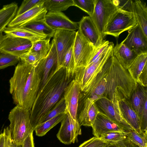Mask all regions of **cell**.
Segmentation results:
<instances>
[{
    "label": "cell",
    "mask_w": 147,
    "mask_h": 147,
    "mask_svg": "<svg viewBox=\"0 0 147 147\" xmlns=\"http://www.w3.org/2000/svg\"><path fill=\"white\" fill-rule=\"evenodd\" d=\"M32 45V42L27 39L7 37L0 44V52L20 57L28 51Z\"/></svg>",
    "instance_id": "12"
},
{
    "label": "cell",
    "mask_w": 147,
    "mask_h": 147,
    "mask_svg": "<svg viewBox=\"0 0 147 147\" xmlns=\"http://www.w3.org/2000/svg\"><path fill=\"white\" fill-rule=\"evenodd\" d=\"M21 27H23L40 35L51 38L53 37L55 30L49 26L45 19L26 24Z\"/></svg>",
    "instance_id": "26"
},
{
    "label": "cell",
    "mask_w": 147,
    "mask_h": 147,
    "mask_svg": "<svg viewBox=\"0 0 147 147\" xmlns=\"http://www.w3.org/2000/svg\"><path fill=\"white\" fill-rule=\"evenodd\" d=\"M127 138L139 147H147V131L142 133L132 129L126 132Z\"/></svg>",
    "instance_id": "33"
},
{
    "label": "cell",
    "mask_w": 147,
    "mask_h": 147,
    "mask_svg": "<svg viewBox=\"0 0 147 147\" xmlns=\"http://www.w3.org/2000/svg\"><path fill=\"white\" fill-rule=\"evenodd\" d=\"M20 61L27 65L35 66L42 59L38 54L30 51L20 57Z\"/></svg>",
    "instance_id": "37"
},
{
    "label": "cell",
    "mask_w": 147,
    "mask_h": 147,
    "mask_svg": "<svg viewBox=\"0 0 147 147\" xmlns=\"http://www.w3.org/2000/svg\"><path fill=\"white\" fill-rule=\"evenodd\" d=\"M96 0H73L74 6L84 11L91 17L95 9Z\"/></svg>",
    "instance_id": "34"
},
{
    "label": "cell",
    "mask_w": 147,
    "mask_h": 147,
    "mask_svg": "<svg viewBox=\"0 0 147 147\" xmlns=\"http://www.w3.org/2000/svg\"><path fill=\"white\" fill-rule=\"evenodd\" d=\"M110 42L108 40H104L100 45L96 48L91 59L88 64L92 62L101 55L108 47Z\"/></svg>",
    "instance_id": "42"
},
{
    "label": "cell",
    "mask_w": 147,
    "mask_h": 147,
    "mask_svg": "<svg viewBox=\"0 0 147 147\" xmlns=\"http://www.w3.org/2000/svg\"><path fill=\"white\" fill-rule=\"evenodd\" d=\"M73 46L67 52L62 65V67L66 69V77L68 79L73 78L74 76L75 63Z\"/></svg>",
    "instance_id": "31"
},
{
    "label": "cell",
    "mask_w": 147,
    "mask_h": 147,
    "mask_svg": "<svg viewBox=\"0 0 147 147\" xmlns=\"http://www.w3.org/2000/svg\"><path fill=\"white\" fill-rule=\"evenodd\" d=\"M76 34L75 31L55 30L53 40L55 44L58 57L56 70H59L62 67L65 56L73 45Z\"/></svg>",
    "instance_id": "8"
},
{
    "label": "cell",
    "mask_w": 147,
    "mask_h": 147,
    "mask_svg": "<svg viewBox=\"0 0 147 147\" xmlns=\"http://www.w3.org/2000/svg\"><path fill=\"white\" fill-rule=\"evenodd\" d=\"M114 47L113 43L110 42L107 49L94 61L85 67L75 70L74 79L78 84L81 92H85L87 90L108 59L113 54Z\"/></svg>",
    "instance_id": "4"
},
{
    "label": "cell",
    "mask_w": 147,
    "mask_h": 147,
    "mask_svg": "<svg viewBox=\"0 0 147 147\" xmlns=\"http://www.w3.org/2000/svg\"><path fill=\"white\" fill-rule=\"evenodd\" d=\"M66 113L59 115L38 125L34 129L36 135L40 137L44 136L51 129L61 122Z\"/></svg>",
    "instance_id": "29"
},
{
    "label": "cell",
    "mask_w": 147,
    "mask_h": 147,
    "mask_svg": "<svg viewBox=\"0 0 147 147\" xmlns=\"http://www.w3.org/2000/svg\"><path fill=\"white\" fill-rule=\"evenodd\" d=\"M137 24L133 13L120 9L109 23L104 32L105 36L110 35L116 38Z\"/></svg>",
    "instance_id": "6"
},
{
    "label": "cell",
    "mask_w": 147,
    "mask_h": 147,
    "mask_svg": "<svg viewBox=\"0 0 147 147\" xmlns=\"http://www.w3.org/2000/svg\"><path fill=\"white\" fill-rule=\"evenodd\" d=\"M137 82L144 87H147V65L145 66L138 76Z\"/></svg>",
    "instance_id": "43"
},
{
    "label": "cell",
    "mask_w": 147,
    "mask_h": 147,
    "mask_svg": "<svg viewBox=\"0 0 147 147\" xmlns=\"http://www.w3.org/2000/svg\"><path fill=\"white\" fill-rule=\"evenodd\" d=\"M99 112L93 102L88 108L78 110L77 121L81 126L92 127Z\"/></svg>",
    "instance_id": "24"
},
{
    "label": "cell",
    "mask_w": 147,
    "mask_h": 147,
    "mask_svg": "<svg viewBox=\"0 0 147 147\" xmlns=\"http://www.w3.org/2000/svg\"><path fill=\"white\" fill-rule=\"evenodd\" d=\"M98 110L105 114L128 131L132 128L123 117L119 105V102L113 101L105 98H100L94 102Z\"/></svg>",
    "instance_id": "10"
},
{
    "label": "cell",
    "mask_w": 147,
    "mask_h": 147,
    "mask_svg": "<svg viewBox=\"0 0 147 147\" xmlns=\"http://www.w3.org/2000/svg\"><path fill=\"white\" fill-rule=\"evenodd\" d=\"M7 37H18L29 40L32 43L47 38L45 36L36 33L26 28L21 27H6L3 31Z\"/></svg>",
    "instance_id": "22"
},
{
    "label": "cell",
    "mask_w": 147,
    "mask_h": 147,
    "mask_svg": "<svg viewBox=\"0 0 147 147\" xmlns=\"http://www.w3.org/2000/svg\"><path fill=\"white\" fill-rule=\"evenodd\" d=\"M61 125L57 134L59 141L69 145L78 142V137L82 134L81 126L74 119L68 112L61 121Z\"/></svg>",
    "instance_id": "9"
},
{
    "label": "cell",
    "mask_w": 147,
    "mask_h": 147,
    "mask_svg": "<svg viewBox=\"0 0 147 147\" xmlns=\"http://www.w3.org/2000/svg\"><path fill=\"white\" fill-rule=\"evenodd\" d=\"M92 127L93 134L98 138L102 134L110 132L115 131L125 133L128 131L124 127L100 111Z\"/></svg>",
    "instance_id": "13"
},
{
    "label": "cell",
    "mask_w": 147,
    "mask_h": 147,
    "mask_svg": "<svg viewBox=\"0 0 147 147\" xmlns=\"http://www.w3.org/2000/svg\"><path fill=\"white\" fill-rule=\"evenodd\" d=\"M53 69L45 84L40 88L30 110V122L34 129L63 95L72 78L68 79L66 70L62 67Z\"/></svg>",
    "instance_id": "1"
},
{
    "label": "cell",
    "mask_w": 147,
    "mask_h": 147,
    "mask_svg": "<svg viewBox=\"0 0 147 147\" xmlns=\"http://www.w3.org/2000/svg\"><path fill=\"white\" fill-rule=\"evenodd\" d=\"M45 20L49 26L55 30L75 31L79 29L78 22L71 20L61 12H48L45 15Z\"/></svg>",
    "instance_id": "17"
},
{
    "label": "cell",
    "mask_w": 147,
    "mask_h": 147,
    "mask_svg": "<svg viewBox=\"0 0 147 147\" xmlns=\"http://www.w3.org/2000/svg\"><path fill=\"white\" fill-rule=\"evenodd\" d=\"M42 68L25 64L20 61L9 80V92L16 105L31 110L41 81Z\"/></svg>",
    "instance_id": "2"
},
{
    "label": "cell",
    "mask_w": 147,
    "mask_h": 147,
    "mask_svg": "<svg viewBox=\"0 0 147 147\" xmlns=\"http://www.w3.org/2000/svg\"><path fill=\"white\" fill-rule=\"evenodd\" d=\"M146 87H144L136 82L129 99L132 107L137 113L139 119L144 104L147 101Z\"/></svg>",
    "instance_id": "20"
},
{
    "label": "cell",
    "mask_w": 147,
    "mask_h": 147,
    "mask_svg": "<svg viewBox=\"0 0 147 147\" xmlns=\"http://www.w3.org/2000/svg\"><path fill=\"white\" fill-rule=\"evenodd\" d=\"M51 44V47L49 53L45 57L40 61L42 65L43 69L40 88L45 83L52 68H54V67H57V55L55 44L53 40Z\"/></svg>",
    "instance_id": "21"
},
{
    "label": "cell",
    "mask_w": 147,
    "mask_h": 147,
    "mask_svg": "<svg viewBox=\"0 0 147 147\" xmlns=\"http://www.w3.org/2000/svg\"><path fill=\"white\" fill-rule=\"evenodd\" d=\"M42 0H24L18 9L15 16L20 15L42 3Z\"/></svg>",
    "instance_id": "38"
},
{
    "label": "cell",
    "mask_w": 147,
    "mask_h": 147,
    "mask_svg": "<svg viewBox=\"0 0 147 147\" xmlns=\"http://www.w3.org/2000/svg\"><path fill=\"white\" fill-rule=\"evenodd\" d=\"M78 24V30L84 37L95 48L98 47L104 40L91 17L83 16Z\"/></svg>",
    "instance_id": "16"
},
{
    "label": "cell",
    "mask_w": 147,
    "mask_h": 147,
    "mask_svg": "<svg viewBox=\"0 0 147 147\" xmlns=\"http://www.w3.org/2000/svg\"><path fill=\"white\" fill-rule=\"evenodd\" d=\"M66 106L63 95L42 120L39 125L59 115L65 113L66 112Z\"/></svg>",
    "instance_id": "32"
},
{
    "label": "cell",
    "mask_w": 147,
    "mask_h": 147,
    "mask_svg": "<svg viewBox=\"0 0 147 147\" xmlns=\"http://www.w3.org/2000/svg\"><path fill=\"white\" fill-rule=\"evenodd\" d=\"M108 143L94 136L85 141L78 147H100L106 146Z\"/></svg>",
    "instance_id": "39"
},
{
    "label": "cell",
    "mask_w": 147,
    "mask_h": 147,
    "mask_svg": "<svg viewBox=\"0 0 147 147\" xmlns=\"http://www.w3.org/2000/svg\"><path fill=\"white\" fill-rule=\"evenodd\" d=\"M30 110L16 105L10 112L9 126L15 144L22 145L26 137L34 130L30 122Z\"/></svg>",
    "instance_id": "3"
},
{
    "label": "cell",
    "mask_w": 147,
    "mask_h": 147,
    "mask_svg": "<svg viewBox=\"0 0 147 147\" xmlns=\"http://www.w3.org/2000/svg\"><path fill=\"white\" fill-rule=\"evenodd\" d=\"M50 39L47 38L32 43V47L29 51L38 54L42 59L44 58L48 54L51 49Z\"/></svg>",
    "instance_id": "30"
},
{
    "label": "cell",
    "mask_w": 147,
    "mask_h": 147,
    "mask_svg": "<svg viewBox=\"0 0 147 147\" xmlns=\"http://www.w3.org/2000/svg\"><path fill=\"white\" fill-rule=\"evenodd\" d=\"M7 37V36L6 35L3 34V32L0 33V44L1 42L5 38Z\"/></svg>",
    "instance_id": "46"
},
{
    "label": "cell",
    "mask_w": 147,
    "mask_h": 147,
    "mask_svg": "<svg viewBox=\"0 0 147 147\" xmlns=\"http://www.w3.org/2000/svg\"><path fill=\"white\" fill-rule=\"evenodd\" d=\"M118 0H96L91 18L103 39L104 32L117 12L120 9Z\"/></svg>",
    "instance_id": "5"
},
{
    "label": "cell",
    "mask_w": 147,
    "mask_h": 147,
    "mask_svg": "<svg viewBox=\"0 0 147 147\" xmlns=\"http://www.w3.org/2000/svg\"><path fill=\"white\" fill-rule=\"evenodd\" d=\"M127 132L125 133L115 131L110 132L102 134L98 138L108 143L116 142L127 138Z\"/></svg>",
    "instance_id": "36"
},
{
    "label": "cell",
    "mask_w": 147,
    "mask_h": 147,
    "mask_svg": "<svg viewBox=\"0 0 147 147\" xmlns=\"http://www.w3.org/2000/svg\"><path fill=\"white\" fill-rule=\"evenodd\" d=\"M43 2L23 13L15 16L7 27H21L28 23L45 20L47 11L44 7Z\"/></svg>",
    "instance_id": "14"
},
{
    "label": "cell",
    "mask_w": 147,
    "mask_h": 147,
    "mask_svg": "<svg viewBox=\"0 0 147 147\" xmlns=\"http://www.w3.org/2000/svg\"><path fill=\"white\" fill-rule=\"evenodd\" d=\"M132 12L137 24L147 37V7L146 3L140 0H132Z\"/></svg>",
    "instance_id": "23"
},
{
    "label": "cell",
    "mask_w": 147,
    "mask_h": 147,
    "mask_svg": "<svg viewBox=\"0 0 147 147\" xmlns=\"http://www.w3.org/2000/svg\"><path fill=\"white\" fill-rule=\"evenodd\" d=\"M81 90L74 79L69 83L65 90L63 96L65 101L66 112L77 120L78 101Z\"/></svg>",
    "instance_id": "15"
},
{
    "label": "cell",
    "mask_w": 147,
    "mask_h": 147,
    "mask_svg": "<svg viewBox=\"0 0 147 147\" xmlns=\"http://www.w3.org/2000/svg\"><path fill=\"white\" fill-rule=\"evenodd\" d=\"M113 54L119 62L127 70L138 55L122 42L114 46Z\"/></svg>",
    "instance_id": "19"
},
{
    "label": "cell",
    "mask_w": 147,
    "mask_h": 147,
    "mask_svg": "<svg viewBox=\"0 0 147 147\" xmlns=\"http://www.w3.org/2000/svg\"><path fill=\"white\" fill-rule=\"evenodd\" d=\"M126 38L121 42L138 55L147 52V37L137 24L128 31Z\"/></svg>",
    "instance_id": "11"
},
{
    "label": "cell",
    "mask_w": 147,
    "mask_h": 147,
    "mask_svg": "<svg viewBox=\"0 0 147 147\" xmlns=\"http://www.w3.org/2000/svg\"><path fill=\"white\" fill-rule=\"evenodd\" d=\"M18 9V3L13 2L3 5L0 9V33L15 17Z\"/></svg>",
    "instance_id": "25"
},
{
    "label": "cell",
    "mask_w": 147,
    "mask_h": 147,
    "mask_svg": "<svg viewBox=\"0 0 147 147\" xmlns=\"http://www.w3.org/2000/svg\"><path fill=\"white\" fill-rule=\"evenodd\" d=\"M106 147H139L127 138L108 144Z\"/></svg>",
    "instance_id": "40"
},
{
    "label": "cell",
    "mask_w": 147,
    "mask_h": 147,
    "mask_svg": "<svg viewBox=\"0 0 147 147\" xmlns=\"http://www.w3.org/2000/svg\"><path fill=\"white\" fill-rule=\"evenodd\" d=\"M43 6L48 12H60L74 6L73 0H44Z\"/></svg>",
    "instance_id": "28"
},
{
    "label": "cell",
    "mask_w": 147,
    "mask_h": 147,
    "mask_svg": "<svg viewBox=\"0 0 147 147\" xmlns=\"http://www.w3.org/2000/svg\"><path fill=\"white\" fill-rule=\"evenodd\" d=\"M119 105L123 117L133 129L140 133L144 132L141 129L139 118L129 99L124 98L120 100Z\"/></svg>",
    "instance_id": "18"
},
{
    "label": "cell",
    "mask_w": 147,
    "mask_h": 147,
    "mask_svg": "<svg viewBox=\"0 0 147 147\" xmlns=\"http://www.w3.org/2000/svg\"><path fill=\"white\" fill-rule=\"evenodd\" d=\"M4 147H22V145H18L13 143L8 127L4 129Z\"/></svg>",
    "instance_id": "41"
},
{
    "label": "cell",
    "mask_w": 147,
    "mask_h": 147,
    "mask_svg": "<svg viewBox=\"0 0 147 147\" xmlns=\"http://www.w3.org/2000/svg\"><path fill=\"white\" fill-rule=\"evenodd\" d=\"M33 132L29 134L25 139L22 144V147H35Z\"/></svg>",
    "instance_id": "44"
},
{
    "label": "cell",
    "mask_w": 147,
    "mask_h": 147,
    "mask_svg": "<svg viewBox=\"0 0 147 147\" xmlns=\"http://www.w3.org/2000/svg\"><path fill=\"white\" fill-rule=\"evenodd\" d=\"M20 61L18 57L0 52V69L15 65Z\"/></svg>",
    "instance_id": "35"
},
{
    "label": "cell",
    "mask_w": 147,
    "mask_h": 147,
    "mask_svg": "<svg viewBox=\"0 0 147 147\" xmlns=\"http://www.w3.org/2000/svg\"><path fill=\"white\" fill-rule=\"evenodd\" d=\"M147 65V52L138 55L127 70L130 76L136 83L139 75Z\"/></svg>",
    "instance_id": "27"
},
{
    "label": "cell",
    "mask_w": 147,
    "mask_h": 147,
    "mask_svg": "<svg viewBox=\"0 0 147 147\" xmlns=\"http://www.w3.org/2000/svg\"><path fill=\"white\" fill-rule=\"evenodd\" d=\"M0 147H4V138L3 132L0 134Z\"/></svg>",
    "instance_id": "45"
},
{
    "label": "cell",
    "mask_w": 147,
    "mask_h": 147,
    "mask_svg": "<svg viewBox=\"0 0 147 147\" xmlns=\"http://www.w3.org/2000/svg\"><path fill=\"white\" fill-rule=\"evenodd\" d=\"M73 47L75 70L86 66L96 49L84 37L79 30L76 32Z\"/></svg>",
    "instance_id": "7"
}]
</instances>
